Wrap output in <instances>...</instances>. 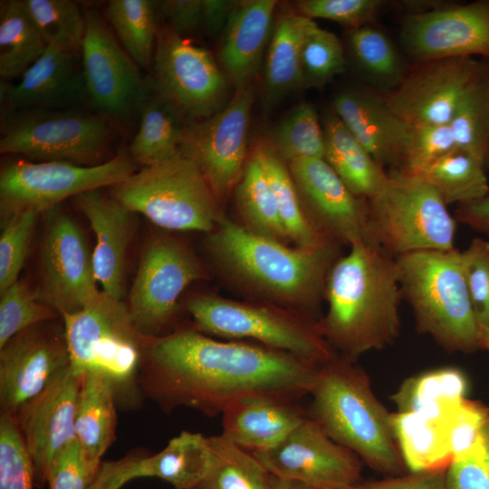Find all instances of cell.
Masks as SVG:
<instances>
[{
    "label": "cell",
    "instance_id": "35",
    "mask_svg": "<svg viewBox=\"0 0 489 489\" xmlns=\"http://www.w3.org/2000/svg\"><path fill=\"white\" fill-rule=\"evenodd\" d=\"M253 152L260 160L270 182L288 240L302 248L318 247L332 242L311 225L287 164L267 142H258Z\"/></svg>",
    "mask_w": 489,
    "mask_h": 489
},
{
    "label": "cell",
    "instance_id": "41",
    "mask_svg": "<svg viewBox=\"0 0 489 489\" xmlns=\"http://www.w3.org/2000/svg\"><path fill=\"white\" fill-rule=\"evenodd\" d=\"M486 172L474 157L456 149L418 174L448 206L470 202L489 193Z\"/></svg>",
    "mask_w": 489,
    "mask_h": 489
},
{
    "label": "cell",
    "instance_id": "9",
    "mask_svg": "<svg viewBox=\"0 0 489 489\" xmlns=\"http://www.w3.org/2000/svg\"><path fill=\"white\" fill-rule=\"evenodd\" d=\"M71 368L106 376L116 398L137 387L144 338L128 305L102 291L82 309L61 316ZM139 390V389H138Z\"/></svg>",
    "mask_w": 489,
    "mask_h": 489
},
{
    "label": "cell",
    "instance_id": "7",
    "mask_svg": "<svg viewBox=\"0 0 489 489\" xmlns=\"http://www.w3.org/2000/svg\"><path fill=\"white\" fill-rule=\"evenodd\" d=\"M193 327L227 340H247L322 365L337 353L323 337L319 320L265 302H240L195 295L187 302Z\"/></svg>",
    "mask_w": 489,
    "mask_h": 489
},
{
    "label": "cell",
    "instance_id": "56",
    "mask_svg": "<svg viewBox=\"0 0 489 489\" xmlns=\"http://www.w3.org/2000/svg\"><path fill=\"white\" fill-rule=\"evenodd\" d=\"M446 469L408 472L364 484L366 489H446Z\"/></svg>",
    "mask_w": 489,
    "mask_h": 489
},
{
    "label": "cell",
    "instance_id": "52",
    "mask_svg": "<svg viewBox=\"0 0 489 489\" xmlns=\"http://www.w3.org/2000/svg\"><path fill=\"white\" fill-rule=\"evenodd\" d=\"M298 14L313 20L327 19L350 29L369 24L382 5L379 0H302Z\"/></svg>",
    "mask_w": 489,
    "mask_h": 489
},
{
    "label": "cell",
    "instance_id": "39",
    "mask_svg": "<svg viewBox=\"0 0 489 489\" xmlns=\"http://www.w3.org/2000/svg\"><path fill=\"white\" fill-rule=\"evenodd\" d=\"M158 13L157 2L150 0H110L107 4V20L139 68H148L153 62Z\"/></svg>",
    "mask_w": 489,
    "mask_h": 489
},
{
    "label": "cell",
    "instance_id": "46",
    "mask_svg": "<svg viewBox=\"0 0 489 489\" xmlns=\"http://www.w3.org/2000/svg\"><path fill=\"white\" fill-rule=\"evenodd\" d=\"M0 294V348L17 333L61 317L22 281H16Z\"/></svg>",
    "mask_w": 489,
    "mask_h": 489
},
{
    "label": "cell",
    "instance_id": "10",
    "mask_svg": "<svg viewBox=\"0 0 489 489\" xmlns=\"http://www.w3.org/2000/svg\"><path fill=\"white\" fill-rule=\"evenodd\" d=\"M134 172V161L123 152L95 166L19 158L1 168L0 215L3 219L24 212L47 213L68 197L113 187Z\"/></svg>",
    "mask_w": 489,
    "mask_h": 489
},
{
    "label": "cell",
    "instance_id": "47",
    "mask_svg": "<svg viewBox=\"0 0 489 489\" xmlns=\"http://www.w3.org/2000/svg\"><path fill=\"white\" fill-rule=\"evenodd\" d=\"M489 408L465 398L452 406L440 418L441 430L452 456L463 455L481 442Z\"/></svg>",
    "mask_w": 489,
    "mask_h": 489
},
{
    "label": "cell",
    "instance_id": "3",
    "mask_svg": "<svg viewBox=\"0 0 489 489\" xmlns=\"http://www.w3.org/2000/svg\"><path fill=\"white\" fill-rule=\"evenodd\" d=\"M340 246L328 242L313 248L290 247L224 216L206 239L214 263L236 286L262 302L315 319Z\"/></svg>",
    "mask_w": 489,
    "mask_h": 489
},
{
    "label": "cell",
    "instance_id": "11",
    "mask_svg": "<svg viewBox=\"0 0 489 489\" xmlns=\"http://www.w3.org/2000/svg\"><path fill=\"white\" fill-rule=\"evenodd\" d=\"M17 112L22 113L10 119L2 132V154L21 155L34 162L103 163L113 135L97 117L78 110Z\"/></svg>",
    "mask_w": 489,
    "mask_h": 489
},
{
    "label": "cell",
    "instance_id": "61",
    "mask_svg": "<svg viewBox=\"0 0 489 489\" xmlns=\"http://www.w3.org/2000/svg\"><path fill=\"white\" fill-rule=\"evenodd\" d=\"M483 437H484V443L489 450V417L484 426V428H483Z\"/></svg>",
    "mask_w": 489,
    "mask_h": 489
},
{
    "label": "cell",
    "instance_id": "23",
    "mask_svg": "<svg viewBox=\"0 0 489 489\" xmlns=\"http://www.w3.org/2000/svg\"><path fill=\"white\" fill-rule=\"evenodd\" d=\"M211 449L208 436L182 431L158 453L144 455L136 452L101 462L92 489H120L141 477L159 478L175 489H197L208 471Z\"/></svg>",
    "mask_w": 489,
    "mask_h": 489
},
{
    "label": "cell",
    "instance_id": "37",
    "mask_svg": "<svg viewBox=\"0 0 489 489\" xmlns=\"http://www.w3.org/2000/svg\"><path fill=\"white\" fill-rule=\"evenodd\" d=\"M211 461L197 489H273V476L250 451L222 433L208 436Z\"/></svg>",
    "mask_w": 489,
    "mask_h": 489
},
{
    "label": "cell",
    "instance_id": "17",
    "mask_svg": "<svg viewBox=\"0 0 489 489\" xmlns=\"http://www.w3.org/2000/svg\"><path fill=\"white\" fill-rule=\"evenodd\" d=\"M484 63L474 57L421 62L384 100L412 128L449 124Z\"/></svg>",
    "mask_w": 489,
    "mask_h": 489
},
{
    "label": "cell",
    "instance_id": "13",
    "mask_svg": "<svg viewBox=\"0 0 489 489\" xmlns=\"http://www.w3.org/2000/svg\"><path fill=\"white\" fill-rule=\"evenodd\" d=\"M150 87L185 116L207 119L223 107L227 78L206 49L167 26L158 30Z\"/></svg>",
    "mask_w": 489,
    "mask_h": 489
},
{
    "label": "cell",
    "instance_id": "24",
    "mask_svg": "<svg viewBox=\"0 0 489 489\" xmlns=\"http://www.w3.org/2000/svg\"><path fill=\"white\" fill-rule=\"evenodd\" d=\"M1 100L10 110H77L88 98L82 54L47 46L17 84L1 83Z\"/></svg>",
    "mask_w": 489,
    "mask_h": 489
},
{
    "label": "cell",
    "instance_id": "48",
    "mask_svg": "<svg viewBox=\"0 0 489 489\" xmlns=\"http://www.w3.org/2000/svg\"><path fill=\"white\" fill-rule=\"evenodd\" d=\"M38 214L24 212L3 218L0 235V292L18 281Z\"/></svg>",
    "mask_w": 489,
    "mask_h": 489
},
{
    "label": "cell",
    "instance_id": "31",
    "mask_svg": "<svg viewBox=\"0 0 489 489\" xmlns=\"http://www.w3.org/2000/svg\"><path fill=\"white\" fill-rule=\"evenodd\" d=\"M147 93L139 110L140 124L129 146L132 160L141 167L151 166L178 155L187 129L184 114L148 82Z\"/></svg>",
    "mask_w": 489,
    "mask_h": 489
},
{
    "label": "cell",
    "instance_id": "55",
    "mask_svg": "<svg viewBox=\"0 0 489 489\" xmlns=\"http://www.w3.org/2000/svg\"><path fill=\"white\" fill-rule=\"evenodd\" d=\"M157 5L167 27L180 36L186 37L202 25L203 0H167Z\"/></svg>",
    "mask_w": 489,
    "mask_h": 489
},
{
    "label": "cell",
    "instance_id": "6",
    "mask_svg": "<svg viewBox=\"0 0 489 489\" xmlns=\"http://www.w3.org/2000/svg\"><path fill=\"white\" fill-rule=\"evenodd\" d=\"M456 219L418 173L388 172L383 189L368 200L365 239L397 258L426 250L455 249Z\"/></svg>",
    "mask_w": 489,
    "mask_h": 489
},
{
    "label": "cell",
    "instance_id": "62",
    "mask_svg": "<svg viewBox=\"0 0 489 489\" xmlns=\"http://www.w3.org/2000/svg\"><path fill=\"white\" fill-rule=\"evenodd\" d=\"M346 489H366V488H365V486L363 484H359V485L349 487V488H346Z\"/></svg>",
    "mask_w": 489,
    "mask_h": 489
},
{
    "label": "cell",
    "instance_id": "38",
    "mask_svg": "<svg viewBox=\"0 0 489 489\" xmlns=\"http://www.w3.org/2000/svg\"><path fill=\"white\" fill-rule=\"evenodd\" d=\"M47 45L24 1L7 3L0 19V75L22 76L43 53Z\"/></svg>",
    "mask_w": 489,
    "mask_h": 489
},
{
    "label": "cell",
    "instance_id": "32",
    "mask_svg": "<svg viewBox=\"0 0 489 489\" xmlns=\"http://www.w3.org/2000/svg\"><path fill=\"white\" fill-rule=\"evenodd\" d=\"M312 19L298 13L281 14L273 24L264 66V100L279 101L302 88L301 47Z\"/></svg>",
    "mask_w": 489,
    "mask_h": 489
},
{
    "label": "cell",
    "instance_id": "42",
    "mask_svg": "<svg viewBox=\"0 0 489 489\" xmlns=\"http://www.w3.org/2000/svg\"><path fill=\"white\" fill-rule=\"evenodd\" d=\"M267 142L286 164L299 158H323V128L314 107L300 102L273 128Z\"/></svg>",
    "mask_w": 489,
    "mask_h": 489
},
{
    "label": "cell",
    "instance_id": "49",
    "mask_svg": "<svg viewBox=\"0 0 489 489\" xmlns=\"http://www.w3.org/2000/svg\"><path fill=\"white\" fill-rule=\"evenodd\" d=\"M34 468L14 417L0 413V489H33Z\"/></svg>",
    "mask_w": 489,
    "mask_h": 489
},
{
    "label": "cell",
    "instance_id": "19",
    "mask_svg": "<svg viewBox=\"0 0 489 489\" xmlns=\"http://www.w3.org/2000/svg\"><path fill=\"white\" fill-rule=\"evenodd\" d=\"M70 366L63 322L45 321L12 337L0 348L1 413L14 415Z\"/></svg>",
    "mask_w": 489,
    "mask_h": 489
},
{
    "label": "cell",
    "instance_id": "58",
    "mask_svg": "<svg viewBox=\"0 0 489 489\" xmlns=\"http://www.w3.org/2000/svg\"><path fill=\"white\" fill-rule=\"evenodd\" d=\"M239 1L203 0L201 27L209 34L223 33Z\"/></svg>",
    "mask_w": 489,
    "mask_h": 489
},
{
    "label": "cell",
    "instance_id": "20",
    "mask_svg": "<svg viewBox=\"0 0 489 489\" xmlns=\"http://www.w3.org/2000/svg\"><path fill=\"white\" fill-rule=\"evenodd\" d=\"M82 374L67 368L11 415L32 461L34 485L47 484L54 459L74 443V417Z\"/></svg>",
    "mask_w": 489,
    "mask_h": 489
},
{
    "label": "cell",
    "instance_id": "16",
    "mask_svg": "<svg viewBox=\"0 0 489 489\" xmlns=\"http://www.w3.org/2000/svg\"><path fill=\"white\" fill-rule=\"evenodd\" d=\"M252 453L273 476L312 489L360 484L361 460L332 440L309 416L276 446Z\"/></svg>",
    "mask_w": 489,
    "mask_h": 489
},
{
    "label": "cell",
    "instance_id": "44",
    "mask_svg": "<svg viewBox=\"0 0 489 489\" xmlns=\"http://www.w3.org/2000/svg\"><path fill=\"white\" fill-rule=\"evenodd\" d=\"M47 46L82 52L86 31L84 11L71 0H24Z\"/></svg>",
    "mask_w": 489,
    "mask_h": 489
},
{
    "label": "cell",
    "instance_id": "2",
    "mask_svg": "<svg viewBox=\"0 0 489 489\" xmlns=\"http://www.w3.org/2000/svg\"><path fill=\"white\" fill-rule=\"evenodd\" d=\"M349 247L329 273L319 325L337 354L356 361L397 340L403 299L395 257L366 239Z\"/></svg>",
    "mask_w": 489,
    "mask_h": 489
},
{
    "label": "cell",
    "instance_id": "54",
    "mask_svg": "<svg viewBox=\"0 0 489 489\" xmlns=\"http://www.w3.org/2000/svg\"><path fill=\"white\" fill-rule=\"evenodd\" d=\"M95 475L85 465L75 441L53 462L47 484L49 489H87Z\"/></svg>",
    "mask_w": 489,
    "mask_h": 489
},
{
    "label": "cell",
    "instance_id": "18",
    "mask_svg": "<svg viewBox=\"0 0 489 489\" xmlns=\"http://www.w3.org/2000/svg\"><path fill=\"white\" fill-rule=\"evenodd\" d=\"M84 14L86 31L81 54L90 103L110 117L139 110L149 87L139 67L95 10L88 9Z\"/></svg>",
    "mask_w": 489,
    "mask_h": 489
},
{
    "label": "cell",
    "instance_id": "12",
    "mask_svg": "<svg viewBox=\"0 0 489 489\" xmlns=\"http://www.w3.org/2000/svg\"><path fill=\"white\" fill-rule=\"evenodd\" d=\"M203 277L199 260L184 244L169 237L152 241L129 296V312L139 333L147 339L169 334L181 293Z\"/></svg>",
    "mask_w": 489,
    "mask_h": 489
},
{
    "label": "cell",
    "instance_id": "45",
    "mask_svg": "<svg viewBox=\"0 0 489 489\" xmlns=\"http://www.w3.org/2000/svg\"><path fill=\"white\" fill-rule=\"evenodd\" d=\"M300 66L302 88H322L345 71L341 42L311 20L302 43Z\"/></svg>",
    "mask_w": 489,
    "mask_h": 489
},
{
    "label": "cell",
    "instance_id": "14",
    "mask_svg": "<svg viewBox=\"0 0 489 489\" xmlns=\"http://www.w3.org/2000/svg\"><path fill=\"white\" fill-rule=\"evenodd\" d=\"M254 90H236L213 116L187 126L179 152L199 168L218 203L236 187L246 158L247 131Z\"/></svg>",
    "mask_w": 489,
    "mask_h": 489
},
{
    "label": "cell",
    "instance_id": "28",
    "mask_svg": "<svg viewBox=\"0 0 489 489\" xmlns=\"http://www.w3.org/2000/svg\"><path fill=\"white\" fill-rule=\"evenodd\" d=\"M307 417L298 401L241 399L222 413V434L250 452L264 451L279 445Z\"/></svg>",
    "mask_w": 489,
    "mask_h": 489
},
{
    "label": "cell",
    "instance_id": "40",
    "mask_svg": "<svg viewBox=\"0 0 489 489\" xmlns=\"http://www.w3.org/2000/svg\"><path fill=\"white\" fill-rule=\"evenodd\" d=\"M449 126L457 148L489 170V62L466 91Z\"/></svg>",
    "mask_w": 489,
    "mask_h": 489
},
{
    "label": "cell",
    "instance_id": "22",
    "mask_svg": "<svg viewBox=\"0 0 489 489\" xmlns=\"http://www.w3.org/2000/svg\"><path fill=\"white\" fill-rule=\"evenodd\" d=\"M287 166L318 233L340 245L365 239L368 200L355 196L323 158H299Z\"/></svg>",
    "mask_w": 489,
    "mask_h": 489
},
{
    "label": "cell",
    "instance_id": "5",
    "mask_svg": "<svg viewBox=\"0 0 489 489\" xmlns=\"http://www.w3.org/2000/svg\"><path fill=\"white\" fill-rule=\"evenodd\" d=\"M402 294L420 333L449 352L479 349V328L468 294L461 251L426 250L396 258Z\"/></svg>",
    "mask_w": 489,
    "mask_h": 489
},
{
    "label": "cell",
    "instance_id": "36",
    "mask_svg": "<svg viewBox=\"0 0 489 489\" xmlns=\"http://www.w3.org/2000/svg\"><path fill=\"white\" fill-rule=\"evenodd\" d=\"M237 210L243 225L252 233L286 244L275 196L265 171L255 154L248 157L235 188Z\"/></svg>",
    "mask_w": 489,
    "mask_h": 489
},
{
    "label": "cell",
    "instance_id": "57",
    "mask_svg": "<svg viewBox=\"0 0 489 489\" xmlns=\"http://www.w3.org/2000/svg\"><path fill=\"white\" fill-rule=\"evenodd\" d=\"M454 216L458 223L489 236V193L478 199L456 205Z\"/></svg>",
    "mask_w": 489,
    "mask_h": 489
},
{
    "label": "cell",
    "instance_id": "43",
    "mask_svg": "<svg viewBox=\"0 0 489 489\" xmlns=\"http://www.w3.org/2000/svg\"><path fill=\"white\" fill-rule=\"evenodd\" d=\"M350 53L359 67L383 87L393 90L405 76L403 63L388 35L370 24L350 29Z\"/></svg>",
    "mask_w": 489,
    "mask_h": 489
},
{
    "label": "cell",
    "instance_id": "26",
    "mask_svg": "<svg viewBox=\"0 0 489 489\" xmlns=\"http://www.w3.org/2000/svg\"><path fill=\"white\" fill-rule=\"evenodd\" d=\"M95 235L92 260L97 283L106 294L122 300L126 251L130 237V212L100 189L74 197Z\"/></svg>",
    "mask_w": 489,
    "mask_h": 489
},
{
    "label": "cell",
    "instance_id": "53",
    "mask_svg": "<svg viewBox=\"0 0 489 489\" xmlns=\"http://www.w3.org/2000/svg\"><path fill=\"white\" fill-rule=\"evenodd\" d=\"M446 489H489V450L484 439L450 461L446 469Z\"/></svg>",
    "mask_w": 489,
    "mask_h": 489
},
{
    "label": "cell",
    "instance_id": "33",
    "mask_svg": "<svg viewBox=\"0 0 489 489\" xmlns=\"http://www.w3.org/2000/svg\"><path fill=\"white\" fill-rule=\"evenodd\" d=\"M468 382L464 372L446 367L405 379L391 399L398 412H418L441 418L452 406L466 398Z\"/></svg>",
    "mask_w": 489,
    "mask_h": 489
},
{
    "label": "cell",
    "instance_id": "21",
    "mask_svg": "<svg viewBox=\"0 0 489 489\" xmlns=\"http://www.w3.org/2000/svg\"><path fill=\"white\" fill-rule=\"evenodd\" d=\"M401 43L406 52L420 62L476 55L489 62V1L412 14L402 27Z\"/></svg>",
    "mask_w": 489,
    "mask_h": 489
},
{
    "label": "cell",
    "instance_id": "60",
    "mask_svg": "<svg viewBox=\"0 0 489 489\" xmlns=\"http://www.w3.org/2000/svg\"><path fill=\"white\" fill-rule=\"evenodd\" d=\"M479 349L489 351V327L479 329Z\"/></svg>",
    "mask_w": 489,
    "mask_h": 489
},
{
    "label": "cell",
    "instance_id": "50",
    "mask_svg": "<svg viewBox=\"0 0 489 489\" xmlns=\"http://www.w3.org/2000/svg\"><path fill=\"white\" fill-rule=\"evenodd\" d=\"M465 280L479 329L489 327V241L475 237L461 251Z\"/></svg>",
    "mask_w": 489,
    "mask_h": 489
},
{
    "label": "cell",
    "instance_id": "25",
    "mask_svg": "<svg viewBox=\"0 0 489 489\" xmlns=\"http://www.w3.org/2000/svg\"><path fill=\"white\" fill-rule=\"evenodd\" d=\"M332 104L335 114L379 165L402 167L412 127L389 109L384 97L345 90Z\"/></svg>",
    "mask_w": 489,
    "mask_h": 489
},
{
    "label": "cell",
    "instance_id": "30",
    "mask_svg": "<svg viewBox=\"0 0 489 489\" xmlns=\"http://www.w3.org/2000/svg\"><path fill=\"white\" fill-rule=\"evenodd\" d=\"M323 159L357 197L370 200L384 187L388 172L332 112L323 121Z\"/></svg>",
    "mask_w": 489,
    "mask_h": 489
},
{
    "label": "cell",
    "instance_id": "1",
    "mask_svg": "<svg viewBox=\"0 0 489 489\" xmlns=\"http://www.w3.org/2000/svg\"><path fill=\"white\" fill-rule=\"evenodd\" d=\"M321 366L256 342L179 328L144 338L137 387L165 413L188 408L213 417L245 398L299 401L311 394Z\"/></svg>",
    "mask_w": 489,
    "mask_h": 489
},
{
    "label": "cell",
    "instance_id": "27",
    "mask_svg": "<svg viewBox=\"0 0 489 489\" xmlns=\"http://www.w3.org/2000/svg\"><path fill=\"white\" fill-rule=\"evenodd\" d=\"M277 1H239L223 32L218 58L235 90L249 85L259 70L273 29Z\"/></svg>",
    "mask_w": 489,
    "mask_h": 489
},
{
    "label": "cell",
    "instance_id": "8",
    "mask_svg": "<svg viewBox=\"0 0 489 489\" xmlns=\"http://www.w3.org/2000/svg\"><path fill=\"white\" fill-rule=\"evenodd\" d=\"M112 188V197L130 213L171 231L209 234L223 216L198 167L180 153L142 167Z\"/></svg>",
    "mask_w": 489,
    "mask_h": 489
},
{
    "label": "cell",
    "instance_id": "15",
    "mask_svg": "<svg viewBox=\"0 0 489 489\" xmlns=\"http://www.w3.org/2000/svg\"><path fill=\"white\" fill-rule=\"evenodd\" d=\"M41 250V284L37 298L61 316L82 309L97 289L92 252L80 226L55 207L47 213Z\"/></svg>",
    "mask_w": 489,
    "mask_h": 489
},
{
    "label": "cell",
    "instance_id": "4",
    "mask_svg": "<svg viewBox=\"0 0 489 489\" xmlns=\"http://www.w3.org/2000/svg\"><path fill=\"white\" fill-rule=\"evenodd\" d=\"M310 396L309 417L332 440L386 477L407 473L392 413L374 395L368 374L355 360L336 354L322 364Z\"/></svg>",
    "mask_w": 489,
    "mask_h": 489
},
{
    "label": "cell",
    "instance_id": "51",
    "mask_svg": "<svg viewBox=\"0 0 489 489\" xmlns=\"http://www.w3.org/2000/svg\"><path fill=\"white\" fill-rule=\"evenodd\" d=\"M456 149L449 124L414 127L399 168L420 173Z\"/></svg>",
    "mask_w": 489,
    "mask_h": 489
},
{
    "label": "cell",
    "instance_id": "34",
    "mask_svg": "<svg viewBox=\"0 0 489 489\" xmlns=\"http://www.w3.org/2000/svg\"><path fill=\"white\" fill-rule=\"evenodd\" d=\"M396 443L408 472L446 468L452 456L446 446L440 418L418 412L392 413Z\"/></svg>",
    "mask_w": 489,
    "mask_h": 489
},
{
    "label": "cell",
    "instance_id": "29",
    "mask_svg": "<svg viewBox=\"0 0 489 489\" xmlns=\"http://www.w3.org/2000/svg\"><path fill=\"white\" fill-rule=\"evenodd\" d=\"M116 393L101 373H82L74 417L76 444L87 467L97 473L101 457L114 442L117 413Z\"/></svg>",
    "mask_w": 489,
    "mask_h": 489
},
{
    "label": "cell",
    "instance_id": "59",
    "mask_svg": "<svg viewBox=\"0 0 489 489\" xmlns=\"http://www.w3.org/2000/svg\"><path fill=\"white\" fill-rule=\"evenodd\" d=\"M273 489H312L297 481L275 477Z\"/></svg>",
    "mask_w": 489,
    "mask_h": 489
}]
</instances>
